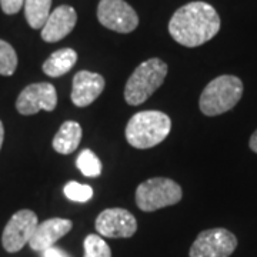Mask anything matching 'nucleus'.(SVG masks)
Segmentation results:
<instances>
[{"label":"nucleus","mask_w":257,"mask_h":257,"mask_svg":"<svg viewBox=\"0 0 257 257\" xmlns=\"http://www.w3.org/2000/svg\"><path fill=\"white\" fill-rule=\"evenodd\" d=\"M220 16L206 2H190L175 12L169 22V33L184 47L207 43L220 30Z\"/></svg>","instance_id":"f257e3e1"},{"label":"nucleus","mask_w":257,"mask_h":257,"mask_svg":"<svg viewBox=\"0 0 257 257\" xmlns=\"http://www.w3.org/2000/svg\"><path fill=\"white\" fill-rule=\"evenodd\" d=\"M172 130L170 117L159 110L139 111L126 126V140L135 149H150L160 145Z\"/></svg>","instance_id":"f03ea898"},{"label":"nucleus","mask_w":257,"mask_h":257,"mask_svg":"<svg viewBox=\"0 0 257 257\" xmlns=\"http://www.w3.org/2000/svg\"><path fill=\"white\" fill-rule=\"evenodd\" d=\"M243 89V82L237 76H217L203 89L199 99L200 111L204 116L214 117L231 110L241 99Z\"/></svg>","instance_id":"7ed1b4c3"},{"label":"nucleus","mask_w":257,"mask_h":257,"mask_svg":"<svg viewBox=\"0 0 257 257\" xmlns=\"http://www.w3.org/2000/svg\"><path fill=\"white\" fill-rule=\"evenodd\" d=\"M166 76L167 64L159 57H152L140 63L124 86V100L130 106L145 103L163 84Z\"/></svg>","instance_id":"20e7f679"},{"label":"nucleus","mask_w":257,"mask_h":257,"mask_svg":"<svg viewBox=\"0 0 257 257\" xmlns=\"http://www.w3.org/2000/svg\"><path fill=\"white\" fill-rule=\"evenodd\" d=\"M183 190L175 180L167 177H153L142 182L136 189V204L140 210L156 211L173 206L182 200Z\"/></svg>","instance_id":"39448f33"},{"label":"nucleus","mask_w":257,"mask_h":257,"mask_svg":"<svg viewBox=\"0 0 257 257\" xmlns=\"http://www.w3.org/2000/svg\"><path fill=\"white\" fill-rule=\"evenodd\" d=\"M237 247V237L223 227L203 230L193 241L190 257H229Z\"/></svg>","instance_id":"423d86ee"},{"label":"nucleus","mask_w":257,"mask_h":257,"mask_svg":"<svg viewBox=\"0 0 257 257\" xmlns=\"http://www.w3.org/2000/svg\"><path fill=\"white\" fill-rule=\"evenodd\" d=\"M37 224L39 220L35 211L28 209L16 211L10 217L2 234V244L5 250L9 253L20 251L30 241Z\"/></svg>","instance_id":"0eeeda50"},{"label":"nucleus","mask_w":257,"mask_h":257,"mask_svg":"<svg viewBox=\"0 0 257 257\" xmlns=\"http://www.w3.org/2000/svg\"><path fill=\"white\" fill-rule=\"evenodd\" d=\"M97 19L104 28L117 33H132L139 26V16L124 0H100Z\"/></svg>","instance_id":"6e6552de"},{"label":"nucleus","mask_w":257,"mask_h":257,"mask_svg":"<svg viewBox=\"0 0 257 257\" xmlns=\"http://www.w3.org/2000/svg\"><path fill=\"white\" fill-rule=\"evenodd\" d=\"M57 106V92L52 83H33L19 94L16 109L23 116H33L40 110L53 111Z\"/></svg>","instance_id":"1a4fd4ad"},{"label":"nucleus","mask_w":257,"mask_h":257,"mask_svg":"<svg viewBox=\"0 0 257 257\" xmlns=\"http://www.w3.org/2000/svg\"><path fill=\"white\" fill-rule=\"evenodd\" d=\"M94 224L97 233L109 239H127L138 231L136 217L121 207H111L103 210L97 216Z\"/></svg>","instance_id":"9d476101"},{"label":"nucleus","mask_w":257,"mask_h":257,"mask_svg":"<svg viewBox=\"0 0 257 257\" xmlns=\"http://www.w3.org/2000/svg\"><path fill=\"white\" fill-rule=\"evenodd\" d=\"M106 80L99 73L87 70H80L74 74L73 89H72V101L77 107H87L96 100L104 90Z\"/></svg>","instance_id":"9b49d317"},{"label":"nucleus","mask_w":257,"mask_h":257,"mask_svg":"<svg viewBox=\"0 0 257 257\" xmlns=\"http://www.w3.org/2000/svg\"><path fill=\"white\" fill-rule=\"evenodd\" d=\"M77 23V13L72 6L62 5L56 8L42 28V39L47 43H56L67 36Z\"/></svg>","instance_id":"f8f14e48"},{"label":"nucleus","mask_w":257,"mask_h":257,"mask_svg":"<svg viewBox=\"0 0 257 257\" xmlns=\"http://www.w3.org/2000/svg\"><path fill=\"white\" fill-rule=\"evenodd\" d=\"M73 227V221L62 217L47 219L43 223L37 224L36 230L29 241V246L35 251H45L53 247L59 239L66 236Z\"/></svg>","instance_id":"ddd939ff"},{"label":"nucleus","mask_w":257,"mask_h":257,"mask_svg":"<svg viewBox=\"0 0 257 257\" xmlns=\"http://www.w3.org/2000/svg\"><path fill=\"white\" fill-rule=\"evenodd\" d=\"M83 130L82 126L73 121V120H67L60 126L59 132L56 133L53 138V149L60 155H72L74 150L79 147L82 142Z\"/></svg>","instance_id":"4468645a"},{"label":"nucleus","mask_w":257,"mask_h":257,"mask_svg":"<svg viewBox=\"0 0 257 257\" xmlns=\"http://www.w3.org/2000/svg\"><path fill=\"white\" fill-rule=\"evenodd\" d=\"M77 62V53L70 47L56 50L43 63V72L49 77H60L72 70Z\"/></svg>","instance_id":"2eb2a0df"},{"label":"nucleus","mask_w":257,"mask_h":257,"mask_svg":"<svg viewBox=\"0 0 257 257\" xmlns=\"http://www.w3.org/2000/svg\"><path fill=\"white\" fill-rule=\"evenodd\" d=\"M25 16L32 29H40L45 26L50 16L52 0H25Z\"/></svg>","instance_id":"dca6fc26"},{"label":"nucleus","mask_w":257,"mask_h":257,"mask_svg":"<svg viewBox=\"0 0 257 257\" xmlns=\"http://www.w3.org/2000/svg\"><path fill=\"white\" fill-rule=\"evenodd\" d=\"M76 166L86 177H97L101 175V162L92 150L84 149L77 156Z\"/></svg>","instance_id":"f3484780"},{"label":"nucleus","mask_w":257,"mask_h":257,"mask_svg":"<svg viewBox=\"0 0 257 257\" xmlns=\"http://www.w3.org/2000/svg\"><path fill=\"white\" fill-rule=\"evenodd\" d=\"M84 256L83 257H111V250L106 240L100 234H89L84 241Z\"/></svg>","instance_id":"a211bd4d"},{"label":"nucleus","mask_w":257,"mask_h":257,"mask_svg":"<svg viewBox=\"0 0 257 257\" xmlns=\"http://www.w3.org/2000/svg\"><path fill=\"white\" fill-rule=\"evenodd\" d=\"M18 67V55L12 45L0 40V74L12 76Z\"/></svg>","instance_id":"6ab92c4d"},{"label":"nucleus","mask_w":257,"mask_h":257,"mask_svg":"<svg viewBox=\"0 0 257 257\" xmlns=\"http://www.w3.org/2000/svg\"><path fill=\"white\" fill-rule=\"evenodd\" d=\"M63 193L69 200L77 203L89 202L93 197L92 187L89 184H80L77 182H69L64 186Z\"/></svg>","instance_id":"aec40b11"},{"label":"nucleus","mask_w":257,"mask_h":257,"mask_svg":"<svg viewBox=\"0 0 257 257\" xmlns=\"http://www.w3.org/2000/svg\"><path fill=\"white\" fill-rule=\"evenodd\" d=\"M25 0H0V8L6 15H16L23 8Z\"/></svg>","instance_id":"412c9836"},{"label":"nucleus","mask_w":257,"mask_h":257,"mask_svg":"<svg viewBox=\"0 0 257 257\" xmlns=\"http://www.w3.org/2000/svg\"><path fill=\"white\" fill-rule=\"evenodd\" d=\"M43 254H45V257H69V254H67L64 250H62V248L59 247H55V246L45 250Z\"/></svg>","instance_id":"4be33fe9"},{"label":"nucleus","mask_w":257,"mask_h":257,"mask_svg":"<svg viewBox=\"0 0 257 257\" xmlns=\"http://www.w3.org/2000/svg\"><path fill=\"white\" fill-rule=\"evenodd\" d=\"M248 147H250V150H251V152L257 153V128L254 130V133L251 135L250 140H248Z\"/></svg>","instance_id":"5701e85b"},{"label":"nucleus","mask_w":257,"mask_h":257,"mask_svg":"<svg viewBox=\"0 0 257 257\" xmlns=\"http://www.w3.org/2000/svg\"><path fill=\"white\" fill-rule=\"evenodd\" d=\"M3 140H5V127H3V123L0 120V149L3 146Z\"/></svg>","instance_id":"b1692460"}]
</instances>
